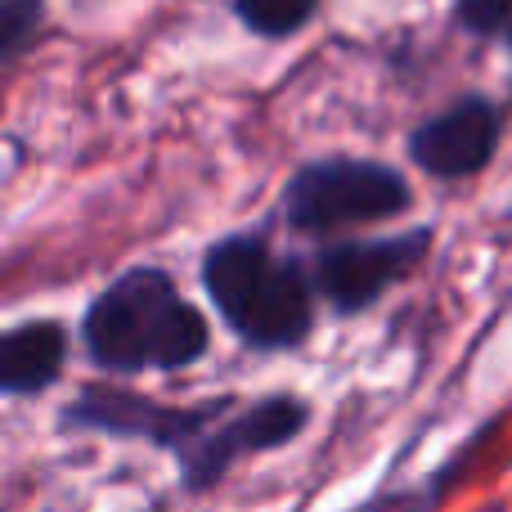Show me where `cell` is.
Listing matches in <instances>:
<instances>
[{"label":"cell","instance_id":"1","mask_svg":"<svg viewBox=\"0 0 512 512\" xmlns=\"http://www.w3.org/2000/svg\"><path fill=\"white\" fill-rule=\"evenodd\" d=\"M81 346L104 373H180L212 351V324L167 270L131 265L86 306Z\"/></svg>","mask_w":512,"mask_h":512},{"label":"cell","instance_id":"2","mask_svg":"<svg viewBox=\"0 0 512 512\" xmlns=\"http://www.w3.org/2000/svg\"><path fill=\"white\" fill-rule=\"evenodd\" d=\"M203 288L216 315L252 351H297L315 328V279L261 234H230L203 252Z\"/></svg>","mask_w":512,"mask_h":512},{"label":"cell","instance_id":"3","mask_svg":"<svg viewBox=\"0 0 512 512\" xmlns=\"http://www.w3.org/2000/svg\"><path fill=\"white\" fill-rule=\"evenodd\" d=\"M414 189L387 162L324 158L301 167L283 189V216L301 234H337L346 225H373L409 212Z\"/></svg>","mask_w":512,"mask_h":512},{"label":"cell","instance_id":"4","mask_svg":"<svg viewBox=\"0 0 512 512\" xmlns=\"http://www.w3.org/2000/svg\"><path fill=\"white\" fill-rule=\"evenodd\" d=\"M306 427H310V405L301 396H292V391H274V396H256V400H230L225 414L176 459L180 481H185L189 495H203V490L221 486L243 459L283 450Z\"/></svg>","mask_w":512,"mask_h":512},{"label":"cell","instance_id":"5","mask_svg":"<svg viewBox=\"0 0 512 512\" xmlns=\"http://www.w3.org/2000/svg\"><path fill=\"white\" fill-rule=\"evenodd\" d=\"M225 405H230V400L167 405V400H149V396L126 391V387H86L68 409H63V427L113 436V441H144V445L167 450L171 459H180V454L225 414Z\"/></svg>","mask_w":512,"mask_h":512},{"label":"cell","instance_id":"6","mask_svg":"<svg viewBox=\"0 0 512 512\" xmlns=\"http://www.w3.org/2000/svg\"><path fill=\"white\" fill-rule=\"evenodd\" d=\"M432 248V230H409L391 234V239H360V243H337L324 248L310 265L319 297L337 310V315H360L387 288L418 270Z\"/></svg>","mask_w":512,"mask_h":512},{"label":"cell","instance_id":"7","mask_svg":"<svg viewBox=\"0 0 512 512\" xmlns=\"http://www.w3.org/2000/svg\"><path fill=\"white\" fill-rule=\"evenodd\" d=\"M495 144H499V113L486 99H463L450 113L418 126L414 140H409V153L432 176L463 180V176H477L495 158Z\"/></svg>","mask_w":512,"mask_h":512},{"label":"cell","instance_id":"8","mask_svg":"<svg viewBox=\"0 0 512 512\" xmlns=\"http://www.w3.org/2000/svg\"><path fill=\"white\" fill-rule=\"evenodd\" d=\"M68 328L59 319H27L0 337V387L5 396H41L63 378L68 364Z\"/></svg>","mask_w":512,"mask_h":512},{"label":"cell","instance_id":"9","mask_svg":"<svg viewBox=\"0 0 512 512\" xmlns=\"http://www.w3.org/2000/svg\"><path fill=\"white\" fill-rule=\"evenodd\" d=\"M315 14V0H239V18L261 36H288Z\"/></svg>","mask_w":512,"mask_h":512},{"label":"cell","instance_id":"10","mask_svg":"<svg viewBox=\"0 0 512 512\" xmlns=\"http://www.w3.org/2000/svg\"><path fill=\"white\" fill-rule=\"evenodd\" d=\"M512 14V0H459V18L472 32H495Z\"/></svg>","mask_w":512,"mask_h":512},{"label":"cell","instance_id":"11","mask_svg":"<svg viewBox=\"0 0 512 512\" xmlns=\"http://www.w3.org/2000/svg\"><path fill=\"white\" fill-rule=\"evenodd\" d=\"M36 14H41V0H9L5 5V27H0V32H5V54H14L18 41L32 32Z\"/></svg>","mask_w":512,"mask_h":512}]
</instances>
